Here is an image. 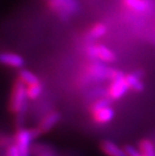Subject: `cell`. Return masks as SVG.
<instances>
[{
	"mask_svg": "<svg viewBox=\"0 0 155 156\" xmlns=\"http://www.w3.org/2000/svg\"><path fill=\"white\" fill-rule=\"evenodd\" d=\"M88 78L95 82H104V81H114L116 79L124 77L125 74L122 71L112 69L108 67V64L93 61L86 68Z\"/></svg>",
	"mask_w": 155,
	"mask_h": 156,
	"instance_id": "obj_2",
	"label": "cell"
},
{
	"mask_svg": "<svg viewBox=\"0 0 155 156\" xmlns=\"http://www.w3.org/2000/svg\"><path fill=\"white\" fill-rule=\"evenodd\" d=\"M13 143V138L7 135L0 134V148H7L9 145Z\"/></svg>",
	"mask_w": 155,
	"mask_h": 156,
	"instance_id": "obj_19",
	"label": "cell"
},
{
	"mask_svg": "<svg viewBox=\"0 0 155 156\" xmlns=\"http://www.w3.org/2000/svg\"><path fill=\"white\" fill-rule=\"evenodd\" d=\"M138 149L145 156H155V146L149 139H142L138 143Z\"/></svg>",
	"mask_w": 155,
	"mask_h": 156,
	"instance_id": "obj_16",
	"label": "cell"
},
{
	"mask_svg": "<svg viewBox=\"0 0 155 156\" xmlns=\"http://www.w3.org/2000/svg\"><path fill=\"white\" fill-rule=\"evenodd\" d=\"M108 32V26L103 22H98L94 24L92 27L89 29L86 34V37L88 41H93L96 39H99L106 34Z\"/></svg>",
	"mask_w": 155,
	"mask_h": 156,
	"instance_id": "obj_13",
	"label": "cell"
},
{
	"mask_svg": "<svg viewBox=\"0 0 155 156\" xmlns=\"http://www.w3.org/2000/svg\"><path fill=\"white\" fill-rule=\"evenodd\" d=\"M5 156H20V153H19L18 149L14 143H12L11 145H9L8 147L6 148Z\"/></svg>",
	"mask_w": 155,
	"mask_h": 156,
	"instance_id": "obj_20",
	"label": "cell"
},
{
	"mask_svg": "<svg viewBox=\"0 0 155 156\" xmlns=\"http://www.w3.org/2000/svg\"><path fill=\"white\" fill-rule=\"evenodd\" d=\"M91 116L92 120L96 124L106 125L111 121H113V119L115 118V111L111 106H108V107H105L103 109L91 113Z\"/></svg>",
	"mask_w": 155,
	"mask_h": 156,
	"instance_id": "obj_8",
	"label": "cell"
},
{
	"mask_svg": "<svg viewBox=\"0 0 155 156\" xmlns=\"http://www.w3.org/2000/svg\"><path fill=\"white\" fill-rule=\"evenodd\" d=\"M100 149L106 156H127L124 148L108 139L100 142Z\"/></svg>",
	"mask_w": 155,
	"mask_h": 156,
	"instance_id": "obj_10",
	"label": "cell"
},
{
	"mask_svg": "<svg viewBox=\"0 0 155 156\" xmlns=\"http://www.w3.org/2000/svg\"><path fill=\"white\" fill-rule=\"evenodd\" d=\"M111 103H112V100L108 97V96L107 97H104V98H100L92 103L90 108H89V111H90V113H93L95 111L100 110V109H103L105 107H108V106H111Z\"/></svg>",
	"mask_w": 155,
	"mask_h": 156,
	"instance_id": "obj_17",
	"label": "cell"
},
{
	"mask_svg": "<svg viewBox=\"0 0 155 156\" xmlns=\"http://www.w3.org/2000/svg\"><path fill=\"white\" fill-rule=\"evenodd\" d=\"M122 2L125 7L137 13H148L152 8L148 0H122Z\"/></svg>",
	"mask_w": 155,
	"mask_h": 156,
	"instance_id": "obj_11",
	"label": "cell"
},
{
	"mask_svg": "<svg viewBox=\"0 0 155 156\" xmlns=\"http://www.w3.org/2000/svg\"><path fill=\"white\" fill-rule=\"evenodd\" d=\"M17 78L20 80L25 86L33 85V84H36V83L41 82V79H39L34 73H32L29 71V69H21L20 71L18 72Z\"/></svg>",
	"mask_w": 155,
	"mask_h": 156,
	"instance_id": "obj_14",
	"label": "cell"
},
{
	"mask_svg": "<svg viewBox=\"0 0 155 156\" xmlns=\"http://www.w3.org/2000/svg\"><path fill=\"white\" fill-rule=\"evenodd\" d=\"M61 113L58 111H51L48 114H45L44 117L41 119V121L38 122L36 129L39 132L41 135H44L51 132L55 126L58 124V122L61 121Z\"/></svg>",
	"mask_w": 155,
	"mask_h": 156,
	"instance_id": "obj_5",
	"label": "cell"
},
{
	"mask_svg": "<svg viewBox=\"0 0 155 156\" xmlns=\"http://www.w3.org/2000/svg\"><path fill=\"white\" fill-rule=\"evenodd\" d=\"M28 100L26 86L18 78H16L11 86L8 101V111L15 117L17 128L23 127L25 115L28 108Z\"/></svg>",
	"mask_w": 155,
	"mask_h": 156,
	"instance_id": "obj_1",
	"label": "cell"
},
{
	"mask_svg": "<svg viewBox=\"0 0 155 156\" xmlns=\"http://www.w3.org/2000/svg\"><path fill=\"white\" fill-rule=\"evenodd\" d=\"M30 156H60V153L51 144L35 142L31 146Z\"/></svg>",
	"mask_w": 155,
	"mask_h": 156,
	"instance_id": "obj_9",
	"label": "cell"
},
{
	"mask_svg": "<svg viewBox=\"0 0 155 156\" xmlns=\"http://www.w3.org/2000/svg\"><path fill=\"white\" fill-rule=\"evenodd\" d=\"M44 2L49 11L62 21L72 18L80 9L79 0H44Z\"/></svg>",
	"mask_w": 155,
	"mask_h": 156,
	"instance_id": "obj_3",
	"label": "cell"
},
{
	"mask_svg": "<svg viewBox=\"0 0 155 156\" xmlns=\"http://www.w3.org/2000/svg\"><path fill=\"white\" fill-rule=\"evenodd\" d=\"M42 92H44V84L41 82L36 83L33 85L26 86V93H27V97L29 100L34 101L38 99L41 96Z\"/></svg>",
	"mask_w": 155,
	"mask_h": 156,
	"instance_id": "obj_15",
	"label": "cell"
},
{
	"mask_svg": "<svg viewBox=\"0 0 155 156\" xmlns=\"http://www.w3.org/2000/svg\"><path fill=\"white\" fill-rule=\"evenodd\" d=\"M25 64L20 55L13 51H0V65L12 69H22Z\"/></svg>",
	"mask_w": 155,
	"mask_h": 156,
	"instance_id": "obj_7",
	"label": "cell"
},
{
	"mask_svg": "<svg viewBox=\"0 0 155 156\" xmlns=\"http://www.w3.org/2000/svg\"><path fill=\"white\" fill-rule=\"evenodd\" d=\"M125 76L122 78L114 80V81H111V84L107 89V96L112 101L120 100L130 90L126 80H125Z\"/></svg>",
	"mask_w": 155,
	"mask_h": 156,
	"instance_id": "obj_6",
	"label": "cell"
},
{
	"mask_svg": "<svg viewBox=\"0 0 155 156\" xmlns=\"http://www.w3.org/2000/svg\"><path fill=\"white\" fill-rule=\"evenodd\" d=\"M123 148L125 152H126L127 156H145L142 152L138 149V147L136 148V147H134V146L127 144V145H125Z\"/></svg>",
	"mask_w": 155,
	"mask_h": 156,
	"instance_id": "obj_18",
	"label": "cell"
},
{
	"mask_svg": "<svg viewBox=\"0 0 155 156\" xmlns=\"http://www.w3.org/2000/svg\"><path fill=\"white\" fill-rule=\"evenodd\" d=\"M141 76H142V73L139 71H136L132 74H127L125 76V80H126L130 90H133L134 92L137 93L143 91L144 84L141 81Z\"/></svg>",
	"mask_w": 155,
	"mask_h": 156,
	"instance_id": "obj_12",
	"label": "cell"
},
{
	"mask_svg": "<svg viewBox=\"0 0 155 156\" xmlns=\"http://www.w3.org/2000/svg\"><path fill=\"white\" fill-rule=\"evenodd\" d=\"M85 54L93 61H99L105 64L116 62V54L104 44H88L85 48Z\"/></svg>",
	"mask_w": 155,
	"mask_h": 156,
	"instance_id": "obj_4",
	"label": "cell"
}]
</instances>
